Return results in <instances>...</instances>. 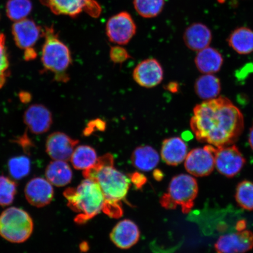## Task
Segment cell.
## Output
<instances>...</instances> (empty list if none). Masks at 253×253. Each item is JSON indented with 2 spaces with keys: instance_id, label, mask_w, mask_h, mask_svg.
<instances>
[{
  "instance_id": "cell-1",
  "label": "cell",
  "mask_w": 253,
  "mask_h": 253,
  "mask_svg": "<svg viewBox=\"0 0 253 253\" xmlns=\"http://www.w3.org/2000/svg\"><path fill=\"white\" fill-rule=\"evenodd\" d=\"M190 126L197 140L219 148L235 143L244 129V117L224 97L204 101L194 109Z\"/></svg>"
},
{
  "instance_id": "cell-2",
  "label": "cell",
  "mask_w": 253,
  "mask_h": 253,
  "mask_svg": "<svg viewBox=\"0 0 253 253\" xmlns=\"http://www.w3.org/2000/svg\"><path fill=\"white\" fill-rule=\"evenodd\" d=\"M85 178L93 180L102 189L104 200L103 211L118 219L123 214L122 202L126 201L130 181L114 167V157L110 153L98 158L92 167L84 170Z\"/></svg>"
},
{
  "instance_id": "cell-3",
  "label": "cell",
  "mask_w": 253,
  "mask_h": 253,
  "mask_svg": "<svg viewBox=\"0 0 253 253\" xmlns=\"http://www.w3.org/2000/svg\"><path fill=\"white\" fill-rule=\"evenodd\" d=\"M71 210L78 213L75 221L84 224L103 211L104 195L99 184L93 180L85 179L77 188L66 189L63 192Z\"/></svg>"
},
{
  "instance_id": "cell-4",
  "label": "cell",
  "mask_w": 253,
  "mask_h": 253,
  "mask_svg": "<svg viewBox=\"0 0 253 253\" xmlns=\"http://www.w3.org/2000/svg\"><path fill=\"white\" fill-rule=\"evenodd\" d=\"M45 37L41 61L45 71L52 73L57 82H67V71L72 63L70 50L59 40L53 26L44 28Z\"/></svg>"
},
{
  "instance_id": "cell-5",
  "label": "cell",
  "mask_w": 253,
  "mask_h": 253,
  "mask_svg": "<svg viewBox=\"0 0 253 253\" xmlns=\"http://www.w3.org/2000/svg\"><path fill=\"white\" fill-rule=\"evenodd\" d=\"M197 180L187 174H179L170 181L168 192L160 199V204L167 210L181 208L184 214H188L194 207L198 194Z\"/></svg>"
},
{
  "instance_id": "cell-6",
  "label": "cell",
  "mask_w": 253,
  "mask_h": 253,
  "mask_svg": "<svg viewBox=\"0 0 253 253\" xmlns=\"http://www.w3.org/2000/svg\"><path fill=\"white\" fill-rule=\"evenodd\" d=\"M33 229V221L30 214L20 208H9L0 215V235L9 242L26 241Z\"/></svg>"
},
{
  "instance_id": "cell-7",
  "label": "cell",
  "mask_w": 253,
  "mask_h": 253,
  "mask_svg": "<svg viewBox=\"0 0 253 253\" xmlns=\"http://www.w3.org/2000/svg\"><path fill=\"white\" fill-rule=\"evenodd\" d=\"M12 34L16 45L24 50V59L31 61L37 57L34 47L41 37H43L44 30L31 19L15 22L12 25Z\"/></svg>"
},
{
  "instance_id": "cell-8",
  "label": "cell",
  "mask_w": 253,
  "mask_h": 253,
  "mask_svg": "<svg viewBox=\"0 0 253 253\" xmlns=\"http://www.w3.org/2000/svg\"><path fill=\"white\" fill-rule=\"evenodd\" d=\"M137 27L133 18L127 12L113 15L106 24V31L110 42L120 45H126L133 38Z\"/></svg>"
},
{
  "instance_id": "cell-9",
  "label": "cell",
  "mask_w": 253,
  "mask_h": 253,
  "mask_svg": "<svg viewBox=\"0 0 253 253\" xmlns=\"http://www.w3.org/2000/svg\"><path fill=\"white\" fill-rule=\"evenodd\" d=\"M215 167L227 178L237 175L246 163V160L236 145L216 148L214 153Z\"/></svg>"
},
{
  "instance_id": "cell-10",
  "label": "cell",
  "mask_w": 253,
  "mask_h": 253,
  "mask_svg": "<svg viewBox=\"0 0 253 253\" xmlns=\"http://www.w3.org/2000/svg\"><path fill=\"white\" fill-rule=\"evenodd\" d=\"M215 150L216 147L208 145L190 151L185 160L186 170L194 176L210 175L215 167Z\"/></svg>"
},
{
  "instance_id": "cell-11",
  "label": "cell",
  "mask_w": 253,
  "mask_h": 253,
  "mask_svg": "<svg viewBox=\"0 0 253 253\" xmlns=\"http://www.w3.org/2000/svg\"><path fill=\"white\" fill-rule=\"evenodd\" d=\"M53 14L68 15L76 18L84 11L96 15L93 9L100 11L99 5L94 0H40Z\"/></svg>"
},
{
  "instance_id": "cell-12",
  "label": "cell",
  "mask_w": 253,
  "mask_h": 253,
  "mask_svg": "<svg viewBox=\"0 0 253 253\" xmlns=\"http://www.w3.org/2000/svg\"><path fill=\"white\" fill-rule=\"evenodd\" d=\"M214 248L217 253H245L253 248V233L245 230L221 236Z\"/></svg>"
},
{
  "instance_id": "cell-13",
  "label": "cell",
  "mask_w": 253,
  "mask_h": 253,
  "mask_svg": "<svg viewBox=\"0 0 253 253\" xmlns=\"http://www.w3.org/2000/svg\"><path fill=\"white\" fill-rule=\"evenodd\" d=\"M132 77L136 83L141 87H156L163 80L162 65L156 59H145L136 66L132 72Z\"/></svg>"
},
{
  "instance_id": "cell-14",
  "label": "cell",
  "mask_w": 253,
  "mask_h": 253,
  "mask_svg": "<svg viewBox=\"0 0 253 253\" xmlns=\"http://www.w3.org/2000/svg\"><path fill=\"white\" fill-rule=\"evenodd\" d=\"M79 140L72 138L62 132L50 134L46 142V151L54 160L68 161L78 144Z\"/></svg>"
},
{
  "instance_id": "cell-15",
  "label": "cell",
  "mask_w": 253,
  "mask_h": 253,
  "mask_svg": "<svg viewBox=\"0 0 253 253\" xmlns=\"http://www.w3.org/2000/svg\"><path fill=\"white\" fill-rule=\"evenodd\" d=\"M54 191L50 183L37 177L30 180L25 188V195L29 203L37 208H42L52 202Z\"/></svg>"
},
{
  "instance_id": "cell-16",
  "label": "cell",
  "mask_w": 253,
  "mask_h": 253,
  "mask_svg": "<svg viewBox=\"0 0 253 253\" xmlns=\"http://www.w3.org/2000/svg\"><path fill=\"white\" fill-rule=\"evenodd\" d=\"M24 121L33 133L43 134L51 126L52 115L49 110L42 104H33L25 111Z\"/></svg>"
},
{
  "instance_id": "cell-17",
  "label": "cell",
  "mask_w": 253,
  "mask_h": 253,
  "mask_svg": "<svg viewBox=\"0 0 253 253\" xmlns=\"http://www.w3.org/2000/svg\"><path fill=\"white\" fill-rule=\"evenodd\" d=\"M140 232L134 221L125 219L119 221L110 233V239L118 248H131L140 239Z\"/></svg>"
},
{
  "instance_id": "cell-18",
  "label": "cell",
  "mask_w": 253,
  "mask_h": 253,
  "mask_svg": "<svg viewBox=\"0 0 253 253\" xmlns=\"http://www.w3.org/2000/svg\"><path fill=\"white\" fill-rule=\"evenodd\" d=\"M212 33L207 25L202 23L192 24L186 28L183 41L186 46L194 51H200L210 46Z\"/></svg>"
},
{
  "instance_id": "cell-19",
  "label": "cell",
  "mask_w": 253,
  "mask_h": 253,
  "mask_svg": "<svg viewBox=\"0 0 253 253\" xmlns=\"http://www.w3.org/2000/svg\"><path fill=\"white\" fill-rule=\"evenodd\" d=\"M188 153L187 145L181 138H168L163 142L161 156L164 162L167 165H179L185 161Z\"/></svg>"
},
{
  "instance_id": "cell-20",
  "label": "cell",
  "mask_w": 253,
  "mask_h": 253,
  "mask_svg": "<svg viewBox=\"0 0 253 253\" xmlns=\"http://www.w3.org/2000/svg\"><path fill=\"white\" fill-rule=\"evenodd\" d=\"M195 63L198 71L202 74H213L220 70L223 58L217 50L208 46L198 52Z\"/></svg>"
},
{
  "instance_id": "cell-21",
  "label": "cell",
  "mask_w": 253,
  "mask_h": 253,
  "mask_svg": "<svg viewBox=\"0 0 253 253\" xmlns=\"http://www.w3.org/2000/svg\"><path fill=\"white\" fill-rule=\"evenodd\" d=\"M131 160L136 169L142 171H150L158 166L160 156L154 148L144 145L135 148L132 152Z\"/></svg>"
},
{
  "instance_id": "cell-22",
  "label": "cell",
  "mask_w": 253,
  "mask_h": 253,
  "mask_svg": "<svg viewBox=\"0 0 253 253\" xmlns=\"http://www.w3.org/2000/svg\"><path fill=\"white\" fill-rule=\"evenodd\" d=\"M230 47L240 55H248L253 52V31L242 27L236 28L227 40Z\"/></svg>"
},
{
  "instance_id": "cell-23",
  "label": "cell",
  "mask_w": 253,
  "mask_h": 253,
  "mask_svg": "<svg viewBox=\"0 0 253 253\" xmlns=\"http://www.w3.org/2000/svg\"><path fill=\"white\" fill-rule=\"evenodd\" d=\"M45 175L51 184L61 187L71 182L73 173L71 168L66 161L54 160L47 166Z\"/></svg>"
},
{
  "instance_id": "cell-24",
  "label": "cell",
  "mask_w": 253,
  "mask_h": 253,
  "mask_svg": "<svg viewBox=\"0 0 253 253\" xmlns=\"http://www.w3.org/2000/svg\"><path fill=\"white\" fill-rule=\"evenodd\" d=\"M197 96L205 101L216 99L220 93V79L212 74H205L199 77L195 84Z\"/></svg>"
},
{
  "instance_id": "cell-25",
  "label": "cell",
  "mask_w": 253,
  "mask_h": 253,
  "mask_svg": "<svg viewBox=\"0 0 253 253\" xmlns=\"http://www.w3.org/2000/svg\"><path fill=\"white\" fill-rule=\"evenodd\" d=\"M98 158L96 150L89 145H79L75 148L71 158V163L75 169L85 170L92 167Z\"/></svg>"
},
{
  "instance_id": "cell-26",
  "label": "cell",
  "mask_w": 253,
  "mask_h": 253,
  "mask_svg": "<svg viewBox=\"0 0 253 253\" xmlns=\"http://www.w3.org/2000/svg\"><path fill=\"white\" fill-rule=\"evenodd\" d=\"M33 9L31 0H8L6 12L11 21L17 22L27 18Z\"/></svg>"
},
{
  "instance_id": "cell-27",
  "label": "cell",
  "mask_w": 253,
  "mask_h": 253,
  "mask_svg": "<svg viewBox=\"0 0 253 253\" xmlns=\"http://www.w3.org/2000/svg\"><path fill=\"white\" fill-rule=\"evenodd\" d=\"M134 6L137 13L144 18L156 17L163 11L164 0H134Z\"/></svg>"
},
{
  "instance_id": "cell-28",
  "label": "cell",
  "mask_w": 253,
  "mask_h": 253,
  "mask_svg": "<svg viewBox=\"0 0 253 253\" xmlns=\"http://www.w3.org/2000/svg\"><path fill=\"white\" fill-rule=\"evenodd\" d=\"M235 199L239 207L253 211V182L248 180L239 182L236 189Z\"/></svg>"
},
{
  "instance_id": "cell-29",
  "label": "cell",
  "mask_w": 253,
  "mask_h": 253,
  "mask_svg": "<svg viewBox=\"0 0 253 253\" xmlns=\"http://www.w3.org/2000/svg\"><path fill=\"white\" fill-rule=\"evenodd\" d=\"M8 169L12 178L21 179L27 176L31 170V161L26 156H17L8 161Z\"/></svg>"
},
{
  "instance_id": "cell-30",
  "label": "cell",
  "mask_w": 253,
  "mask_h": 253,
  "mask_svg": "<svg viewBox=\"0 0 253 253\" xmlns=\"http://www.w3.org/2000/svg\"><path fill=\"white\" fill-rule=\"evenodd\" d=\"M17 185L13 180L0 175V206L7 207L14 201L17 194Z\"/></svg>"
},
{
  "instance_id": "cell-31",
  "label": "cell",
  "mask_w": 253,
  "mask_h": 253,
  "mask_svg": "<svg viewBox=\"0 0 253 253\" xmlns=\"http://www.w3.org/2000/svg\"><path fill=\"white\" fill-rule=\"evenodd\" d=\"M9 62L7 47L5 46V37L0 33V88L5 84L6 78L9 75Z\"/></svg>"
},
{
  "instance_id": "cell-32",
  "label": "cell",
  "mask_w": 253,
  "mask_h": 253,
  "mask_svg": "<svg viewBox=\"0 0 253 253\" xmlns=\"http://www.w3.org/2000/svg\"><path fill=\"white\" fill-rule=\"evenodd\" d=\"M109 55L111 61L116 64H122L131 57L125 47L120 46L111 47Z\"/></svg>"
},
{
  "instance_id": "cell-33",
  "label": "cell",
  "mask_w": 253,
  "mask_h": 253,
  "mask_svg": "<svg viewBox=\"0 0 253 253\" xmlns=\"http://www.w3.org/2000/svg\"><path fill=\"white\" fill-rule=\"evenodd\" d=\"M106 128V123L102 119H96L91 120L87 123L84 129L83 134L84 136H89L95 131H104Z\"/></svg>"
},
{
  "instance_id": "cell-34",
  "label": "cell",
  "mask_w": 253,
  "mask_h": 253,
  "mask_svg": "<svg viewBox=\"0 0 253 253\" xmlns=\"http://www.w3.org/2000/svg\"><path fill=\"white\" fill-rule=\"evenodd\" d=\"M131 181L135 187L140 189L146 183L147 179L144 174L138 172L132 173L130 176Z\"/></svg>"
},
{
  "instance_id": "cell-35",
  "label": "cell",
  "mask_w": 253,
  "mask_h": 253,
  "mask_svg": "<svg viewBox=\"0 0 253 253\" xmlns=\"http://www.w3.org/2000/svg\"><path fill=\"white\" fill-rule=\"evenodd\" d=\"M17 142L23 147L25 150H29L30 147L33 146V144L26 135L18 138Z\"/></svg>"
},
{
  "instance_id": "cell-36",
  "label": "cell",
  "mask_w": 253,
  "mask_h": 253,
  "mask_svg": "<svg viewBox=\"0 0 253 253\" xmlns=\"http://www.w3.org/2000/svg\"><path fill=\"white\" fill-rule=\"evenodd\" d=\"M166 90L170 91V92L175 93L178 92L179 90V84L175 82H170L165 86Z\"/></svg>"
},
{
  "instance_id": "cell-37",
  "label": "cell",
  "mask_w": 253,
  "mask_h": 253,
  "mask_svg": "<svg viewBox=\"0 0 253 253\" xmlns=\"http://www.w3.org/2000/svg\"><path fill=\"white\" fill-rule=\"evenodd\" d=\"M247 222L245 220H240L237 221L235 225V229L237 232H242L246 230Z\"/></svg>"
},
{
  "instance_id": "cell-38",
  "label": "cell",
  "mask_w": 253,
  "mask_h": 253,
  "mask_svg": "<svg viewBox=\"0 0 253 253\" xmlns=\"http://www.w3.org/2000/svg\"><path fill=\"white\" fill-rule=\"evenodd\" d=\"M153 175L154 178L157 180V181H160L161 180H162L164 177V174L163 172H161L159 169L154 170Z\"/></svg>"
},
{
  "instance_id": "cell-39",
  "label": "cell",
  "mask_w": 253,
  "mask_h": 253,
  "mask_svg": "<svg viewBox=\"0 0 253 253\" xmlns=\"http://www.w3.org/2000/svg\"><path fill=\"white\" fill-rule=\"evenodd\" d=\"M249 143L251 146L252 150L253 151V126L250 129L249 134Z\"/></svg>"
},
{
  "instance_id": "cell-40",
  "label": "cell",
  "mask_w": 253,
  "mask_h": 253,
  "mask_svg": "<svg viewBox=\"0 0 253 253\" xmlns=\"http://www.w3.org/2000/svg\"><path fill=\"white\" fill-rule=\"evenodd\" d=\"M88 245L87 244V243H82L81 245V250L82 252H86L87 251H88Z\"/></svg>"
}]
</instances>
